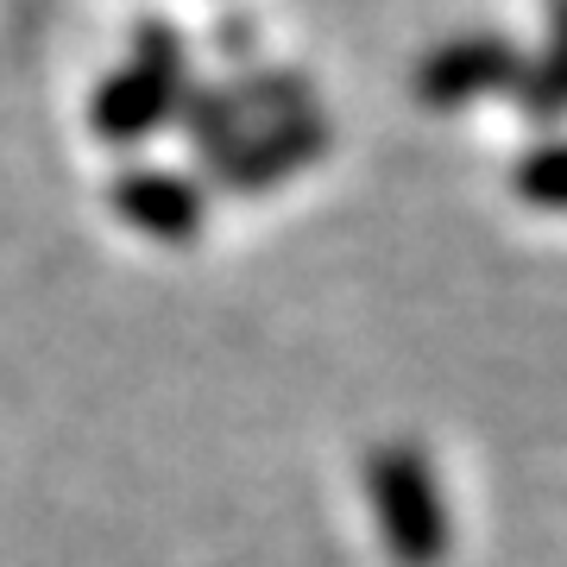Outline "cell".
I'll use <instances>...</instances> for the list:
<instances>
[{"label": "cell", "mask_w": 567, "mask_h": 567, "mask_svg": "<svg viewBox=\"0 0 567 567\" xmlns=\"http://www.w3.org/2000/svg\"><path fill=\"white\" fill-rule=\"evenodd\" d=\"M372 511H379V529H385V548L398 567H435L447 555L442 492H435L416 447H385L372 461Z\"/></svg>", "instance_id": "6da1fadb"}, {"label": "cell", "mask_w": 567, "mask_h": 567, "mask_svg": "<svg viewBox=\"0 0 567 567\" xmlns=\"http://www.w3.org/2000/svg\"><path fill=\"white\" fill-rule=\"evenodd\" d=\"M183 102V51L171 39V25H145L140 32V63L121 70V76L107 82L102 95H95V133L114 145H133L145 140L158 121H171Z\"/></svg>", "instance_id": "7a4b0ae2"}, {"label": "cell", "mask_w": 567, "mask_h": 567, "mask_svg": "<svg viewBox=\"0 0 567 567\" xmlns=\"http://www.w3.org/2000/svg\"><path fill=\"white\" fill-rule=\"evenodd\" d=\"M505 82H524V58L505 39H454L423 63V102L429 107H461L473 95H492Z\"/></svg>", "instance_id": "3957f363"}, {"label": "cell", "mask_w": 567, "mask_h": 567, "mask_svg": "<svg viewBox=\"0 0 567 567\" xmlns=\"http://www.w3.org/2000/svg\"><path fill=\"white\" fill-rule=\"evenodd\" d=\"M114 215L133 221L140 234H152V240H189L203 227L208 203L196 183L171 177V171H133V177L114 183Z\"/></svg>", "instance_id": "277c9868"}, {"label": "cell", "mask_w": 567, "mask_h": 567, "mask_svg": "<svg viewBox=\"0 0 567 567\" xmlns=\"http://www.w3.org/2000/svg\"><path fill=\"white\" fill-rule=\"evenodd\" d=\"M322 152H328V126L316 121V114H297V121H284L278 133L227 145L221 158H215V171H221V183H234V189H259V183H278L284 171H303V164L322 158Z\"/></svg>", "instance_id": "5b68a950"}, {"label": "cell", "mask_w": 567, "mask_h": 567, "mask_svg": "<svg viewBox=\"0 0 567 567\" xmlns=\"http://www.w3.org/2000/svg\"><path fill=\"white\" fill-rule=\"evenodd\" d=\"M524 102H529V114H543V121L567 114V0L548 7V58L536 63V70H524Z\"/></svg>", "instance_id": "8992f818"}, {"label": "cell", "mask_w": 567, "mask_h": 567, "mask_svg": "<svg viewBox=\"0 0 567 567\" xmlns=\"http://www.w3.org/2000/svg\"><path fill=\"white\" fill-rule=\"evenodd\" d=\"M517 189H524L536 208H567V145H548V152L524 158Z\"/></svg>", "instance_id": "52a82bcc"}]
</instances>
